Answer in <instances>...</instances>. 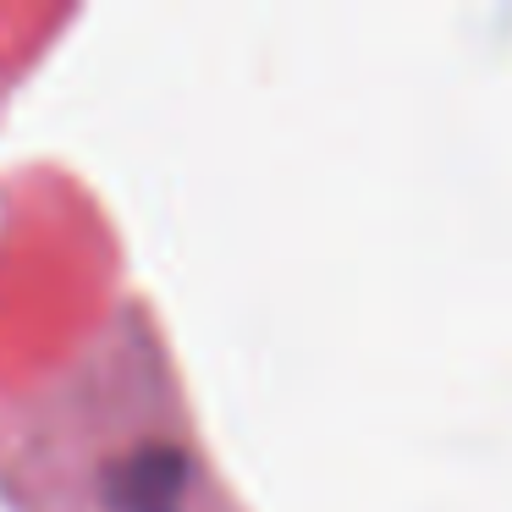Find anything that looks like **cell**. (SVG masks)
<instances>
[{"label":"cell","mask_w":512,"mask_h":512,"mask_svg":"<svg viewBox=\"0 0 512 512\" xmlns=\"http://www.w3.org/2000/svg\"><path fill=\"white\" fill-rule=\"evenodd\" d=\"M34 512H232L177 408L155 342L122 320L0 435Z\"/></svg>","instance_id":"obj_1"}]
</instances>
